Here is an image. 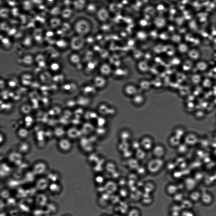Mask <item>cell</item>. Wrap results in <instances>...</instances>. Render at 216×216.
I'll use <instances>...</instances> for the list:
<instances>
[{
  "mask_svg": "<svg viewBox=\"0 0 216 216\" xmlns=\"http://www.w3.org/2000/svg\"><path fill=\"white\" fill-rule=\"evenodd\" d=\"M57 147L61 152L67 153L69 152L73 147V141L67 137L58 140Z\"/></svg>",
  "mask_w": 216,
  "mask_h": 216,
  "instance_id": "3957f363",
  "label": "cell"
},
{
  "mask_svg": "<svg viewBox=\"0 0 216 216\" xmlns=\"http://www.w3.org/2000/svg\"><path fill=\"white\" fill-rule=\"evenodd\" d=\"M93 29L91 22L87 18H79L73 25V29L76 34L86 37L90 35Z\"/></svg>",
  "mask_w": 216,
  "mask_h": 216,
  "instance_id": "6da1fadb",
  "label": "cell"
},
{
  "mask_svg": "<svg viewBox=\"0 0 216 216\" xmlns=\"http://www.w3.org/2000/svg\"><path fill=\"white\" fill-rule=\"evenodd\" d=\"M183 213L188 216H195L194 213L190 210H186Z\"/></svg>",
  "mask_w": 216,
  "mask_h": 216,
  "instance_id": "f907efd6",
  "label": "cell"
},
{
  "mask_svg": "<svg viewBox=\"0 0 216 216\" xmlns=\"http://www.w3.org/2000/svg\"><path fill=\"white\" fill-rule=\"evenodd\" d=\"M99 70L100 75L106 77L112 75L113 71L111 66L106 63L101 65L99 67Z\"/></svg>",
  "mask_w": 216,
  "mask_h": 216,
  "instance_id": "d6986e66",
  "label": "cell"
},
{
  "mask_svg": "<svg viewBox=\"0 0 216 216\" xmlns=\"http://www.w3.org/2000/svg\"><path fill=\"white\" fill-rule=\"evenodd\" d=\"M54 76H52V81L53 82L56 84H62L64 83L66 80V76L65 74L62 72L59 73L54 74Z\"/></svg>",
  "mask_w": 216,
  "mask_h": 216,
  "instance_id": "f1b7e54d",
  "label": "cell"
},
{
  "mask_svg": "<svg viewBox=\"0 0 216 216\" xmlns=\"http://www.w3.org/2000/svg\"><path fill=\"white\" fill-rule=\"evenodd\" d=\"M127 216H141V213L139 209L136 207L130 208L127 213Z\"/></svg>",
  "mask_w": 216,
  "mask_h": 216,
  "instance_id": "7bdbcfd3",
  "label": "cell"
},
{
  "mask_svg": "<svg viewBox=\"0 0 216 216\" xmlns=\"http://www.w3.org/2000/svg\"><path fill=\"white\" fill-rule=\"evenodd\" d=\"M131 100L132 103L134 106L136 107H141L145 103L146 98L144 94L139 92L132 97Z\"/></svg>",
  "mask_w": 216,
  "mask_h": 216,
  "instance_id": "44dd1931",
  "label": "cell"
},
{
  "mask_svg": "<svg viewBox=\"0 0 216 216\" xmlns=\"http://www.w3.org/2000/svg\"><path fill=\"white\" fill-rule=\"evenodd\" d=\"M99 8L96 3L88 1L84 12L88 16L95 17Z\"/></svg>",
  "mask_w": 216,
  "mask_h": 216,
  "instance_id": "30bf717a",
  "label": "cell"
},
{
  "mask_svg": "<svg viewBox=\"0 0 216 216\" xmlns=\"http://www.w3.org/2000/svg\"><path fill=\"white\" fill-rule=\"evenodd\" d=\"M16 133L18 138L22 140H24L27 139L29 135V132L28 129L24 127H21L18 128Z\"/></svg>",
  "mask_w": 216,
  "mask_h": 216,
  "instance_id": "4dcf8cb0",
  "label": "cell"
},
{
  "mask_svg": "<svg viewBox=\"0 0 216 216\" xmlns=\"http://www.w3.org/2000/svg\"><path fill=\"white\" fill-rule=\"evenodd\" d=\"M153 200V198L151 194L144 193L141 197L142 203L145 205H148L152 204Z\"/></svg>",
  "mask_w": 216,
  "mask_h": 216,
  "instance_id": "d590c367",
  "label": "cell"
},
{
  "mask_svg": "<svg viewBox=\"0 0 216 216\" xmlns=\"http://www.w3.org/2000/svg\"><path fill=\"white\" fill-rule=\"evenodd\" d=\"M7 106H8V108L5 111V112L7 111V112H8L9 111H10L11 110V109L13 108V106H12V104H10V103L8 102L7 103ZM3 107H1V108H3V109L1 110V111L3 110V111L6 108H7V107L6 106V104H5L4 103H3Z\"/></svg>",
  "mask_w": 216,
  "mask_h": 216,
  "instance_id": "681fc988",
  "label": "cell"
},
{
  "mask_svg": "<svg viewBox=\"0 0 216 216\" xmlns=\"http://www.w3.org/2000/svg\"><path fill=\"white\" fill-rule=\"evenodd\" d=\"M154 157L163 159L166 155L167 150L161 144H155L152 150Z\"/></svg>",
  "mask_w": 216,
  "mask_h": 216,
  "instance_id": "ba28073f",
  "label": "cell"
},
{
  "mask_svg": "<svg viewBox=\"0 0 216 216\" xmlns=\"http://www.w3.org/2000/svg\"><path fill=\"white\" fill-rule=\"evenodd\" d=\"M136 68L140 73L145 74L147 73L150 70V66L147 61L141 60L138 61Z\"/></svg>",
  "mask_w": 216,
  "mask_h": 216,
  "instance_id": "cb8c5ba5",
  "label": "cell"
},
{
  "mask_svg": "<svg viewBox=\"0 0 216 216\" xmlns=\"http://www.w3.org/2000/svg\"><path fill=\"white\" fill-rule=\"evenodd\" d=\"M52 74L49 71H44L41 72L39 76L40 82L43 84H46L52 81Z\"/></svg>",
  "mask_w": 216,
  "mask_h": 216,
  "instance_id": "f546056e",
  "label": "cell"
},
{
  "mask_svg": "<svg viewBox=\"0 0 216 216\" xmlns=\"http://www.w3.org/2000/svg\"></svg>",
  "mask_w": 216,
  "mask_h": 216,
  "instance_id": "db71d44e",
  "label": "cell"
},
{
  "mask_svg": "<svg viewBox=\"0 0 216 216\" xmlns=\"http://www.w3.org/2000/svg\"><path fill=\"white\" fill-rule=\"evenodd\" d=\"M65 105L68 109H75L78 107L76 99L70 98L65 102Z\"/></svg>",
  "mask_w": 216,
  "mask_h": 216,
  "instance_id": "b9f144b4",
  "label": "cell"
},
{
  "mask_svg": "<svg viewBox=\"0 0 216 216\" xmlns=\"http://www.w3.org/2000/svg\"><path fill=\"white\" fill-rule=\"evenodd\" d=\"M115 109L114 107L106 103H102L99 105L98 111L103 115H106L108 113L111 114L114 113Z\"/></svg>",
  "mask_w": 216,
  "mask_h": 216,
  "instance_id": "484cf974",
  "label": "cell"
},
{
  "mask_svg": "<svg viewBox=\"0 0 216 216\" xmlns=\"http://www.w3.org/2000/svg\"><path fill=\"white\" fill-rule=\"evenodd\" d=\"M133 55L134 59L138 61L142 59L143 56V54L140 51H136L133 53Z\"/></svg>",
  "mask_w": 216,
  "mask_h": 216,
  "instance_id": "c3c4849f",
  "label": "cell"
},
{
  "mask_svg": "<svg viewBox=\"0 0 216 216\" xmlns=\"http://www.w3.org/2000/svg\"><path fill=\"white\" fill-rule=\"evenodd\" d=\"M100 1H105V0H100Z\"/></svg>",
  "mask_w": 216,
  "mask_h": 216,
  "instance_id": "f5cc1de1",
  "label": "cell"
},
{
  "mask_svg": "<svg viewBox=\"0 0 216 216\" xmlns=\"http://www.w3.org/2000/svg\"><path fill=\"white\" fill-rule=\"evenodd\" d=\"M32 110V107L30 104H23L20 107V112L25 116L30 115Z\"/></svg>",
  "mask_w": 216,
  "mask_h": 216,
  "instance_id": "f35d334b",
  "label": "cell"
},
{
  "mask_svg": "<svg viewBox=\"0 0 216 216\" xmlns=\"http://www.w3.org/2000/svg\"><path fill=\"white\" fill-rule=\"evenodd\" d=\"M1 144L2 145V144H3L4 143V141L5 140V136L4 134L2 132L1 133Z\"/></svg>",
  "mask_w": 216,
  "mask_h": 216,
  "instance_id": "816d5d0a",
  "label": "cell"
},
{
  "mask_svg": "<svg viewBox=\"0 0 216 216\" xmlns=\"http://www.w3.org/2000/svg\"><path fill=\"white\" fill-rule=\"evenodd\" d=\"M82 134L81 129L77 128L72 127L66 130V137L73 141L79 139Z\"/></svg>",
  "mask_w": 216,
  "mask_h": 216,
  "instance_id": "2e32d148",
  "label": "cell"
},
{
  "mask_svg": "<svg viewBox=\"0 0 216 216\" xmlns=\"http://www.w3.org/2000/svg\"><path fill=\"white\" fill-rule=\"evenodd\" d=\"M155 184L151 182H148L145 184L143 188L144 193L152 194L155 190Z\"/></svg>",
  "mask_w": 216,
  "mask_h": 216,
  "instance_id": "74e56055",
  "label": "cell"
},
{
  "mask_svg": "<svg viewBox=\"0 0 216 216\" xmlns=\"http://www.w3.org/2000/svg\"><path fill=\"white\" fill-rule=\"evenodd\" d=\"M146 151L141 148L136 150V159L139 161H143L146 157Z\"/></svg>",
  "mask_w": 216,
  "mask_h": 216,
  "instance_id": "60d3db41",
  "label": "cell"
},
{
  "mask_svg": "<svg viewBox=\"0 0 216 216\" xmlns=\"http://www.w3.org/2000/svg\"><path fill=\"white\" fill-rule=\"evenodd\" d=\"M189 50L188 47L186 45H181L177 49L178 52L182 54H187Z\"/></svg>",
  "mask_w": 216,
  "mask_h": 216,
  "instance_id": "7dc6e473",
  "label": "cell"
},
{
  "mask_svg": "<svg viewBox=\"0 0 216 216\" xmlns=\"http://www.w3.org/2000/svg\"><path fill=\"white\" fill-rule=\"evenodd\" d=\"M164 165L163 159L153 157L148 161L146 167L148 172L155 174L160 172Z\"/></svg>",
  "mask_w": 216,
  "mask_h": 216,
  "instance_id": "7a4b0ae2",
  "label": "cell"
},
{
  "mask_svg": "<svg viewBox=\"0 0 216 216\" xmlns=\"http://www.w3.org/2000/svg\"><path fill=\"white\" fill-rule=\"evenodd\" d=\"M22 65L25 67H30L35 63V57L30 54H26L23 56L21 59Z\"/></svg>",
  "mask_w": 216,
  "mask_h": 216,
  "instance_id": "d4e9b609",
  "label": "cell"
},
{
  "mask_svg": "<svg viewBox=\"0 0 216 216\" xmlns=\"http://www.w3.org/2000/svg\"><path fill=\"white\" fill-rule=\"evenodd\" d=\"M177 187L174 184H169L167 187V192L169 195H174L177 193Z\"/></svg>",
  "mask_w": 216,
  "mask_h": 216,
  "instance_id": "ee69618b",
  "label": "cell"
},
{
  "mask_svg": "<svg viewBox=\"0 0 216 216\" xmlns=\"http://www.w3.org/2000/svg\"><path fill=\"white\" fill-rule=\"evenodd\" d=\"M33 79L32 74L28 73H23L19 79L20 83L25 87L30 86L34 81Z\"/></svg>",
  "mask_w": 216,
  "mask_h": 216,
  "instance_id": "5bb4252c",
  "label": "cell"
},
{
  "mask_svg": "<svg viewBox=\"0 0 216 216\" xmlns=\"http://www.w3.org/2000/svg\"><path fill=\"white\" fill-rule=\"evenodd\" d=\"M88 2V0H73V10L78 13L84 12Z\"/></svg>",
  "mask_w": 216,
  "mask_h": 216,
  "instance_id": "e0dca14e",
  "label": "cell"
},
{
  "mask_svg": "<svg viewBox=\"0 0 216 216\" xmlns=\"http://www.w3.org/2000/svg\"><path fill=\"white\" fill-rule=\"evenodd\" d=\"M19 83V79L18 80L15 78H11L7 81V87L10 89H15L18 87Z\"/></svg>",
  "mask_w": 216,
  "mask_h": 216,
  "instance_id": "8d00e7d4",
  "label": "cell"
},
{
  "mask_svg": "<svg viewBox=\"0 0 216 216\" xmlns=\"http://www.w3.org/2000/svg\"><path fill=\"white\" fill-rule=\"evenodd\" d=\"M70 46L74 50H79L82 48L85 43V38L76 34L71 39Z\"/></svg>",
  "mask_w": 216,
  "mask_h": 216,
  "instance_id": "8992f818",
  "label": "cell"
},
{
  "mask_svg": "<svg viewBox=\"0 0 216 216\" xmlns=\"http://www.w3.org/2000/svg\"><path fill=\"white\" fill-rule=\"evenodd\" d=\"M200 201L205 205H209L211 204L213 201V195L210 193L205 192L202 193Z\"/></svg>",
  "mask_w": 216,
  "mask_h": 216,
  "instance_id": "83f0119b",
  "label": "cell"
},
{
  "mask_svg": "<svg viewBox=\"0 0 216 216\" xmlns=\"http://www.w3.org/2000/svg\"><path fill=\"white\" fill-rule=\"evenodd\" d=\"M182 140L183 139L172 134L169 138L168 142L171 146L177 148L181 143Z\"/></svg>",
  "mask_w": 216,
  "mask_h": 216,
  "instance_id": "d6a6232c",
  "label": "cell"
},
{
  "mask_svg": "<svg viewBox=\"0 0 216 216\" xmlns=\"http://www.w3.org/2000/svg\"><path fill=\"white\" fill-rule=\"evenodd\" d=\"M198 140V136L193 133H188L185 134L183 138V142L189 146L194 145Z\"/></svg>",
  "mask_w": 216,
  "mask_h": 216,
  "instance_id": "9a60e30c",
  "label": "cell"
},
{
  "mask_svg": "<svg viewBox=\"0 0 216 216\" xmlns=\"http://www.w3.org/2000/svg\"><path fill=\"white\" fill-rule=\"evenodd\" d=\"M62 90L64 92L69 94L74 93L78 89L77 83L73 81L65 82L62 85Z\"/></svg>",
  "mask_w": 216,
  "mask_h": 216,
  "instance_id": "4fadbf2b",
  "label": "cell"
},
{
  "mask_svg": "<svg viewBox=\"0 0 216 216\" xmlns=\"http://www.w3.org/2000/svg\"><path fill=\"white\" fill-rule=\"evenodd\" d=\"M76 99L78 107L84 108L89 106L92 102L91 98L81 94L78 96Z\"/></svg>",
  "mask_w": 216,
  "mask_h": 216,
  "instance_id": "ffe728a7",
  "label": "cell"
},
{
  "mask_svg": "<svg viewBox=\"0 0 216 216\" xmlns=\"http://www.w3.org/2000/svg\"><path fill=\"white\" fill-rule=\"evenodd\" d=\"M48 166L47 164L44 161H36L33 165V170L36 171H46Z\"/></svg>",
  "mask_w": 216,
  "mask_h": 216,
  "instance_id": "1f68e13d",
  "label": "cell"
},
{
  "mask_svg": "<svg viewBox=\"0 0 216 216\" xmlns=\"http://www.w3.org/2000/svg\"><path fill=\"white\" fill-rule=\"evenodd\" d=\"M188 146L183 142V144L181 143L176 148L178 153L181 154H183L187 152L188 149Z\"/></svg>",
  "mask_w": 216,
  "mask_h": 216,
  "instance_id": "f6af8a7d",
  "label": "cell"
},
{
  "mask_svg": "<svg viewBox=\"0 0 216 216\" xmlns=\"http://www.w3.org/2000/svg\"><path fill=\"white\" fill-rule=\"evenodd\" d=\"M141 148L146 151H152L155 144L153 139L151 136L145 135L140 140Z\"/></svg>",
  "mask_w": 216,
  "mask_h": 216,
  "instance_id": "277c9868",
  "label": "cell"
},
{
  "mask_svg": "<svg viewBox=\"0 0 216 216\" xmlns=\"http://www.w3.org/2000/svg\"><path fill=\"white\" fill-rule=\"evenodd\" d=\"M81 56L77 53H72L69 56V62L72 65L76 66L81 63Z\"/></svg>",
  "mask_w": 216,
  "mask_h": 216,
  "instance_id": "e575fe53",
  "label": "cell"
},
{
  "mask_svg": "<svg viewBox=\"0 0 216 216\" xmlns=\"http://www.w3.org/2000/svg\"><path fill=\"white\" fill-rule=\"evenodd\" d=\"M92 84L98 90L104 89L106 87L108 84L107 77L100 74L97 75L94 78Z\"/></svg>",
  "mask_w": 216,
  "mask_h": 216,
  "instance_id": "8fae6325",
  "label": "cell"
},
{
  "mask_svg": "<svg viewBox=\"0 0 216 216\" xmlns=\"http://www.w3.org/2000/svg\"><path fill=\"white\" fill-rule=\"evenodd\" d=\"M31 148V147L28 142L23 140L18 145L17 150L24 156L30 152Z\"/></svg>",
  "mask_w": 216,
  "mask_h": 216,
  "instance_id": "603a6c76",
  "label": "cell"
},
{
  "mask_svg": "<svg viewBox=\"0 0 216 216\" xmlns=\"http://www.w3.org/2000/svg\"><path fill=\"white\" fill-rule=\"evenodd\" d=\"M97 64L95 62V61H90L88 62V63L87 64L86 67V70L88 72H91L93 71L95 69L96 67Z\"/></svg>",
  "mask_w": 216,
  "mask_h": 216,
  "instance_id": "bcb514c9",
  "label": "cell"
},
{
  "mask_svg": "<svg viewBox=\"0 0 216 216\" xmlns=\"http://www.w3.org/2000/svg\"><path fill=\"white\" fill-rule=\"evenodd\" d=\"M54 136L58 140L66 136V130L61 127H56L53 130Z\"/></svg>",
  "mask_w": 216,
  "mask_h": 216,
  "instance_id": "836d02e7",
  "label": "cell"
},
{
  "mask_svg": "<svg viewBox=\"0 0 216 216\" xmlns=\"http://www.w3.org/2000/svg\"><path fill=\"white\" fill-rule=\"evenodd\" d=\"M24 156L17 150L11 152L8 155V161L16 165H20L23 162Z\"/></svg>",
  "mask_w": 216,
  "mask_h": 216,
  "instance_id": "52a82bcc",
  "label": "cell"
},
{
  "mask_svg": "<svg viewBox=\"0 0 216 216\" xmlns=\"http://www.w3.org/2000/svg\"><path fill=\"white\" fill-rule=\"evenodd\" d=\"M128 69L123 67H118L113 71L114 76L117 78L121 79L126 77L129 75Z\"/></svg>",
  "mask_w": 216,
  "mask_h": 216,
  "instance_id": "7402d4cb",
  "label": "cell"
},
{
  "mask_svg": "<svg viewBox=\"0 0 216 216\" xmlns=\"http://www.w3.org/2000/svg\"><path fill=\"white\" fill-rule=\"evenodd\" d=\"M97 21L101 23L107 22L110 17L109 10L105 8H99L95 16Z\"/></svg>",
  "mask_w": 216,
  "mask_h": 216,
  "instance_id": "9c48e42d",
  "label": "cell"
},
{
  "mask_svg": "<svg viewBox=\"0 0 216 216\" xmlns=\"http://www.w3.org/2000/svg\"><path fill=\"white\" fill-rule=\"evenodd\" d=\"M48 68L51 73L53 74L58 73L62 72L63 66L58 61H50L48 66Z\"/></svg>",
  "mask_w": 216,
  "mask_h": 216,
  "instance_id": "ac0fdd59",
  "label": "cell"
},
{
  "mask_svg": "<svg viewBox=\"0 0 216 216\" xmlns=\"http://www.w3.org/2000/svg\"><path fill=\"white\" fill-rule=\"evenodd\" d=\"M202 193L197 190H193L190 195V199L193 202L200 201Z\"/></svg>",
  "mask_w": 216,
  "mask_h": 216,
  "instance_id": "ab89813d",
  "label": "cell"
},
{
  "mask_svg": "<svg viewBox=\"0 0 216 216\" xmlns=\"http://www.w3.org/2000/svg\"><path fill=\"white\" fill-rule=\"evenodd\" d=\"M139 91L138 86L132 83L126 85L123 89L125 94L131 98L138 94Z\"/></svg>",
  "mask_w": 216,
  "mask_h": 216,
  "instance_id": "7c38bea8",
  "label": "cell"
},
{
  "mask_svg": "<svg viewBox=\"0 0 216 216\" xmlns=\"http://www.w3.org/2000/svg\"><path fill=\"white\" fill-rule=\"evenodd\" d=\"M98 89L92 83L84 85L81 89V94L91 98L98 93Z\"/></svg>",
  "mask_w": 216,
  "mask_h": 216,
  "instance_id": "5b68a950",
  "label": "cell"
},
{
  "mask_svg": "<svg viewBox=\"0 0 216 216\" xmlns=\"http://www.w3.org/2000/svg\"><path fill=\"white\" fill-rule=\"evenodd\" d=\"M139 90L142 92H147L151 89L152 85V82L146 79L140 80L138 85Z\"/></svg>",
  "mask_w": 216,
  "mask_h": 216,
  "instance_id": "4316f807",
  "label": "cell"
}]
</instances>
